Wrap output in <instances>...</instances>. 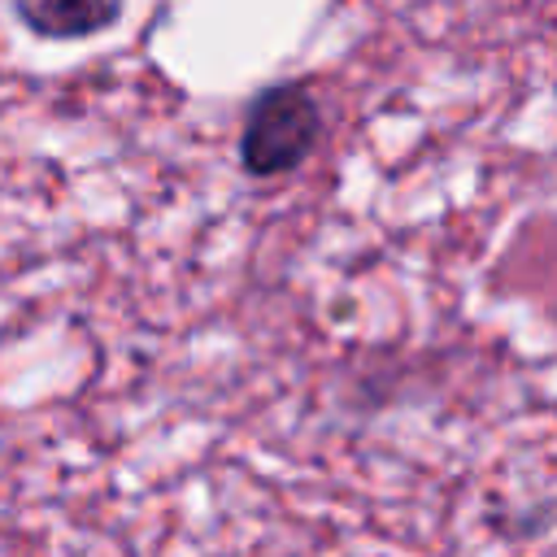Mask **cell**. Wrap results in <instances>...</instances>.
<instances>
[{"label":"cell","instance_id":"obj_1","mask_svg":"<svg viewBox=\"0 0 557 557\" xmlns=\"http://www.w3.org/2000/svg\"><path fill=\"white\" fill-rule=\"evenodd\" d=\"M318 126H322L318 104L305 87H296V83L270 87L265 96H257V104L248 109V122H244V139H239L244 170L257 178L296 170L313 152Z\"/></svg>","mask_w":557,"mask_h":557},{"label":"cell","instance_id":"obj_2","mask_svg":"<svg viewBox=\"0 0 557 557\" xmlns=\"http://www.w3.org/2000/svg\"><path fill=\"white\" fill-rule=\"evenodd\" d=\"M17 17L44 39H87L104 30L122 0H13Z\"/></svg>","mask_w":557,"mask_h":557}]
</instances>
